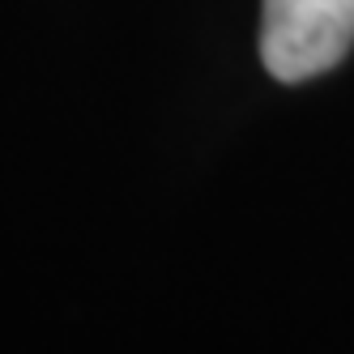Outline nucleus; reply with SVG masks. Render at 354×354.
Returning a JSON list of instances; mask_svg holds the SVG:
<instances>
[{
	"label": "nucleus",
	"mask_w": 354,
	"mask_h": 354,
	"mask_svg": "<svg viewBox=\"0 0 354 354\" xmlns=\"http://www.w3.org/2000/svg\"><path fill=\"white\" fill-rule=\"evenodd\" d=\"M354 0H265L261 56L277 82H308L346 60Z\"/></svg>",
	"instance_id": "nucleus-1"
}]
</instances>
